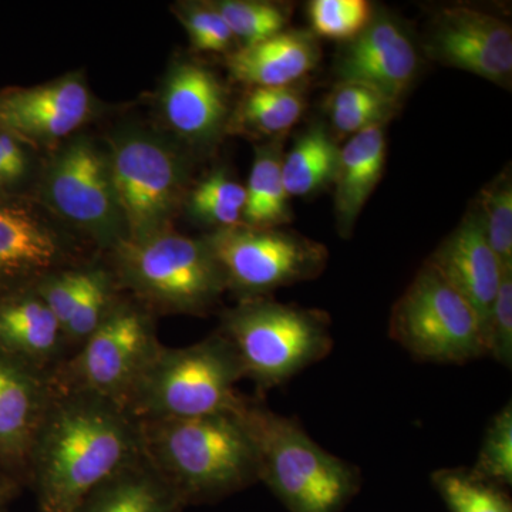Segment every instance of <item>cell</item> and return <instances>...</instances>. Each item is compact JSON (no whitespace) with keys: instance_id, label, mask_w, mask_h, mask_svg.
Returning <instances> with one entry per match:
<instances>
[{"instance_id":"6da1fadb","label":"cell","mask_w":512,"mask_h":512,"mask_svg":"<svg viewBox=\"0 0 512 512\" xmlns=\"http://www.w3.org/2000/svg\"><path fill=\"white\" fill-rule=\"evenodd\" d=\"M141 456L140 421L123 406L89 393L52 392L29 458L37 510L76 512Z\"/></svg>"},{"instance_id":"7a4b0ae2","label":"cell","mask_w":512,"mask_h":512,"mask_svg":"<svg viewBox=\"0 0 512 512\" xmlns=\"http://www.w3.org/2000/svg\"><path fill=\"white\" fill-rule=\"evenodd\" d=\"M144 460L181 503H212L259 481L258 457L232 413L140 421Z\"/></svg>"},{"instance_id":"3957f363","label":"cell","mask_w":512,"mask_h":512,"mask_svg":"<svg viewBox=\"0 0 512 512\" xmlns=\"http://www.w3.org/2000/svg\"><path fill=\"white\" fill-rule=\"evenodd\" d=\"M232 414L254 444L259 481L289 512H340L359 490V471L323 450L291 417L247 397Z\"/></svg>"},{"instance_id":"277c9868","label":"cell","mask_w":512,"mask_h":512,"mask_svg":"<svg viewBox=\"0 0 512 512\" xmlns=\"http://www.w3.org/2000/svg\"><path fill=\"white\" fill-rule=\"evenodd\" d=\"M244 369L234 346L217 332L185 348H163L140 377L126 406L137 421L232 413Z\"/></svg>"},{"instance_id":"5b68a950","label":"cell","mask_w":512,"mask_h":512,"mask_svg":"<svg viewBox=\"0 0 512 512\" xmlns=\"http://www.w3.org/2000/svg\"><path fill=\"white\" fill-rule=\"evenodd\" d=\"M121 288L151 313L200 315L228 291L221 266L204 239L167 229L111 251Z\"/></svg>"},{"instance_id":"8992f818","label":"cell","mask_w":512,"mask_h":512,"mask_svg":"<svg viewBox=\"0 0 512 512\" xmlns=\"http://www.w3.org/2000/svg\"><path fill=\"white\" fill-rule=\"evenodd\" d=\"M222 333L234 346L244 376L262 390L281 386L333 348L325 312L271 301L241 299L222 316Z\"/></svg>"},{"instance_id":"52a82bcc","label":"cell","mask_w":512,"mask_h":512,"mask_svg":"<svg viewBox=\"0 0 512 512\" xmlns=\"http://www.w3.org/2000/svg\"><path fill=\"white\" fill-rule=\"evenodd\" d=\"M161 348L154 313L119 299L99 328L49 373L50 390L94 394L124 407Z\"/></svg>"},{"instance_id":"ba28073f","label":"cell","mask_w":512,"mask_h":512,"mask_svg":"<svg viewBox=\"0 0 512 512\" xmlns=\"http://www.w3.org/2000/svg\"><path fill=\"white\" fill-rule=\"evenodd\" d=\"M109 157L126 241L170 229L187 191L190 167L165 138L143 128H124L110 140Z\"/></svg>"},{"instance_id":"9c48e42d","label":"cell","mask_w":512,"mask_h":512,"mask_svg":"<svg viewBox=\"0 0 512 512\" xmlns=\"http://www.w3.org/2000/svg\"><path fill=\"white\" fill-rule=\"evenodd\" d=\"M390 336L427 362L463 365L487 355L476 311L429 262L393 306Z\"/></svg>"},{"instance_id":"30bf717a","label":"cell","mask_w":512,"mask_h":512,"mask_svg":"<svg viewBox=\"0 0 512 512\" xmlns=\"http://www.w3.org/2000/svg\"><path fill=\"white\" fill-rule=\"evenodd\" d=\"M39 188L43 204L94 244L113 251L126 241L109 150L92 137L79 134L60 144L43 170Z\"/></svg>"},{"instance_id":"8fae6325","label":"cell","mask_w":512,"mask_h":512,"mask_svg":"<svg viewBox=\"0 0 512 512\" xmlns=\"http://www.w3.org/2000/svg\"><path fill=\"white\" fill-rule=\"evenodd\" d=\"M221 266L228 291L259 298L282 286L318 278L328 264L320 242L279 228L215 229L202 238Z\"/></svg>"},{"instance_id":"7c38bea8","label":"cell","mask_w":512,"mask_h":512,"mask_svg":"<svg viewBox=\"0 0 512 512\" xmlns=\"http://www.w3.org/2000/svg\"><path fill=\"white\" fill-rule=\"evenodd\" d=\"M423 49L444 66L511 86L512 30L491 13L468 6L441 8L427 23Z\"/></svg>"},{"instance_id":"4fadbf2b","label":"cell","mask_w":512,"mask_h":512,"mask_svg":"<svg viewBox=\"0 0 512 512\" xmlns=\"http://www.w3.org/2000/svg\"><path fill=\"white\" fill-rule=\"evenodd\" d=\"M74 248L19 195H0V298L72 268Z\"/></svg>"},{"instance_id":"5bb4252c","label":"cell","mask_w":512,"mask_h":512,"mask_svg":"<svg viewBox=\"0 0 512 512\" xmlns=\"http://www.w3.org/2000/svg\"><path fill=\"white\" fill-rule=\"evenodd\" d=\"M92 113V94L80 74L0 92V128L29 147H50L69 140Z\"/></svg>"},{"instance_id":"9a60e30c","label":"cell","mask_w":512,"mask_h":512,"mask_svg":"<svg viewBox=\"0 0 512 512\" xmlns=\"http://www.w3.org/2000/svg\"><path fill=\"white\" fill-rule=\"evenodd\" d=\"M339 82L362 84L399 104L420 69V53L402 23L376 13L359 36L345 43L335 63Z\"/></svg>"},{"instance_id":"2e32d148","label":"cell","mask_w":512,"mask_h":512,"mask_svg":"<svg viewBox=\"0 0 512 512\" xmlns=\"http://www.w3.org/2000/svg\"><path fill=\"white\" fill-rule=\"evenodd\" d=\"M50 396L46 373L0 353V471L22 485Z\"/></svg>"},{"instance_id":"e0dca14e","label":"cell","mask_w":512,"mask_h":512,"mask_svg":"<svg viewBox=\"0 0 512 512\" xmlns=\"http://www.w3.org/2000/svg\"><path fill=\"white\" fill-rule=\"evenodd\" d=\"M164 123L191 146H210L227 131L228 97L218 77L201 64L174 63L160 94Z\"/></svg>"},{"instance_id":"ac0fdd59","label":"cell","mask_w":512,"mask_h":512,"mask_svg":"<svg viewBox=\"0 0 512 512\" xmlns=\"http://www.w3.org/2000/svg\"><path fill=\"white\" fill-rule=\"evenodd\" d=\"M427 262L470 303L483 325L485 339L505 271L485 238L476 205Z\"/></svg>"},{"instance_id":"d6986e66","label":"cell","mask_w":512,"mask_h":512,"mask_svg":"<svg viewBox=\"0 0 512 512\" xmlns=\"http://www.w3.org/2000/svg\"><path fill=\"white\" fill-rule=\"evenodd\" d=\"M0 353L49 373L69 356V346L35 289L0 298Z\"/></svg>"},{"instance_id":"ffe728a7","label":"cell","mask_w":512,"mask_h":512,"mask_svg":"<svg viewBox=\"0 0 512 512\" xmlns=\"http://www.w3.org/2000/svg\"><path fill=\"white\" fill-rule=\"evenodd\" d=\"M318 37L284 30L264 42L242 46L227 57L229 74L249 87H292L318 66Z\"/></svg>"},{"instance_id":"44dd1931","label":"cell","mask_w":512,"mask_h":512,"mask_svg":"<svg viewBox=\"0 0 512 512\" xmlns=\"http://www.w3.org/2000/svg\"><path fill=\"white\" fill-rule=\"evenodd\" d=\"M384 126L360 131L339 150L333 185L336 228L342 237H350L360 212L382 180L387 151Z\"/></svg>"},{"instance_id":"7402d4cb","label":"cell","mask_w":512,"mask_h":512,"mask_svg":"<svg viewBox=\"0 0 512 512\" xmlns=\"http://www.w3.org/2000/svg\"><path fill=\"white\" fill-rule=\"evenodd\" d=\"M185 505L144 457L101 485L76 512H181Z\"/></svg>"},{"instance_id":"603a6c76","label":"cell","mask_w":512,"mask_h":512,"mask_svg":"<svg viewBox=\"0 0 512 512\" xmlns=\"http://www.w3.org/2000/svg\"><path fill=\"white\" fill-rule=\"evenodd\" d=\"M306 97L292 87H251L229 114L227 131L254 138H278L299 123Z\"/></svg>"},{"instance_id":"cb8c5ba5","label":"cell","mask_w":512,"mask_h":512,"mask_svg":"<svg viewBox=\"0 0 512 512\" xmlns=\"http://www.w3.org/2000/svg\"><path fill=\"white\" fill-rule=\"evenodd\" d=\"M281 141L255 148L254 163L245 191L244 225L252 228H279L292 220L289 195L282 180Z\"/></svg>"},{"instance_id":"d4e9b609","label":"cell","mask_w":512,"mask_h":512,"mask_svg":"<svg viewBox=\"0 0 512 512\" xmlns=\"http://www.w3.org/2000/svg\"><path fill=\"white\" fill-rule=\"evenodd\" d=\"M340 148L325 124H312L282 160V180L291 197H309L333 184Z\"/></svg>"},{"instance_id":"484cf974","label":"cell","mask_w":512,"mask_h":512,"mask_svg":"<svg viewBox=\"0 0 512 512\" xmlns=\"http://www.w3.org/2000/svg\"><path fill=\"white\" fill-rule=\"evenodd\" d=\"M187 212L192 220L215 229L244 224L247 191L224 170H217L200 181L187 194Z\"/></svg>"},{"instance_id":"4316f807","label":"cell","mask_w":512,"mask_h":512,"mask_svg":"<svg viewBox=\"0 0 512 512\" xmlns=\"http://www.w3.org/2000/svg\"><path fill=\"white\" fill-rule=\"evenodd\" d=\"M397 104L362 84L339 82L329 94L326 110L333 131L355 136L392 119Z\"/></svg>"},{"instance_id":"83f0119b","label":"cell","mask_w":512,"mask_h":512,"mask_svg":"<svg viewBox=\"0 0 512 512\" xmlns=\"http://www.w3.org/2000/svg\"><path fill=\"white\" fill-rule=\"evenodd\" d=\"M117 281L111 269L101 266L84 268L82 291L74 305L63 333L69 346V355L99 328L113 311L117 298Z\"/></svg>"},{"instance_id":"f1b7e54d","label":"cell","mask_w":512,"mask_h":512,"mask_svg":"<svg viewBox=\"0 0 512 512\" xmlns=\"http://www.w3.org/2000/svg\"><path fill=\"white\" fill-rule=\"evenodd\" d=\"M450 512H512L508 495L466 468H446L431 476Z\"/></svg>"},{"instance_id":"f546056e","label":"cell","mask_w":512,"mask_h":512,"mask_svg":"<svg viewBox=\"0 0 512 512\" xmlns=\"http://www.w3.org/2000/svg\"><path fill=\"white\" fill-rule=\"evenodd\" d=\"M485 238L505 272L512 271V180L510 168L481 191L476 204Z\"/></svg>"},{"instance_id":"4dcf8cb0","label":"cell","mask_w":512,"mask_h":512,"mask_svg":"<svg viewBox=\"0 0 512 512\" xmlns=\"http://www.w3.org/2000/svg\"><path fill=\"white\" fill-rule=\"evenodd\" d=\"M211 6L227 22L235 39L241 40L242 46L256 45L284 32L291 16L285 6L269 2L221 0Z\"/></svg>"},{"instance_id":"1f68e13d","label":"cell","mask_w":512,"mask_h":512,"mask_svg":"<svg viewBox=\"0 0 512 512\" xmlns=\"http://www.w3.org/2000/svg\"><path fill=\"white\" fill-rule=\"evenodd\" d=\"M308 15L313 35L348 43L372 23L376 12L367 0H313Z\"/></svg>"},{"instance_id":"d6a6232c","label":"cell","mask_w":512,"mask_h":512,"mask_svg":"<svg viewBox=\"0 0 512 512\" xmlns=\"http://www.w3.org/2000/svg\"><path fill=\"white\" fill-rule=\"evenodd\" d=\"M476 476L497 485L512 484V407L501 410L484 434L477 463L471 468Z\"/></svg>"},{"instance_id":"836d02e7","label":"cell","mask_w":512,"mask_h":512,"mask_svg":"<svg viewBox=\"0 0 512 512\" xmlns=\"http://www.w3.org/2000/svg\"><path fill=\"white\" fill-rule=\"evenodd\" d=\"M177 15L198 52H227L237 40L211 3H185L178 8Z\"/></svg>"},{"instance_id":"e575fe53","label":"cell","mask_w":512,"mask_h":512,"mask_svg":"<svg viewBox=\"0 0 512 512\" xmlns=\"http://www.w3.org/2000/svg\"><path fill=\"white\" fill-rule=\"evenodd\" d=\"M487 355L511 367L512 363V271L504 272L487 328H485Z\"/></svg>"},{"instance_id":"d590c367","label":"cell","mask_w":512,"mask_h":512,"mask_svg":"<svg viewBox=\"0 0 512 512\" xmlns=\"http://www.w3.org/2000/svg\"><path fill=\"white\" fill-rule=\"evenodd\" d=\"M83 281V266L82 268L72 266L46 276L33 288L62 326V330L69 322L74 305L82 291Z\"/></svg>"},{"instance_id":"8d00e7d4","label":"cell","mask_w":512,"mask_h":512,"mask_svg":"<svg viewBox=\"0 0 512 512\" xmlns=\"http://www.w3.org/2000/svg\"><path fill=\"white\" fill-rule=\"evenodd\" d=\"M30 148L0 128V195H19L29 183L35 170Z\"/></svg>"},{"instance_id":"74e56055","label":"cell","mask_w":512,"mask_h":512,"mask_svg":"<svg viewBox=\"0 0 512 512\" xmlns=\"http://www.w3.org/2000/svg\"><path fill=\"white\" fill-rule=\"evenodd\" d=\"M19 481L0 471V510H6V505L19 494Z\"/></svg>"},{"instance_id":"f35d334b","label":"cell","mask_w":512,"mask_h":512,"mask_svg":"<svg viewBox=\"0 0 512 512\" xmlns=\"http://www.w3.org/2000/svg\"><path fill=\"white\" fill-rule=\"evenodd\" d=\"M0 512H6V510H0Z\"/></svg>"}]
</instances>
